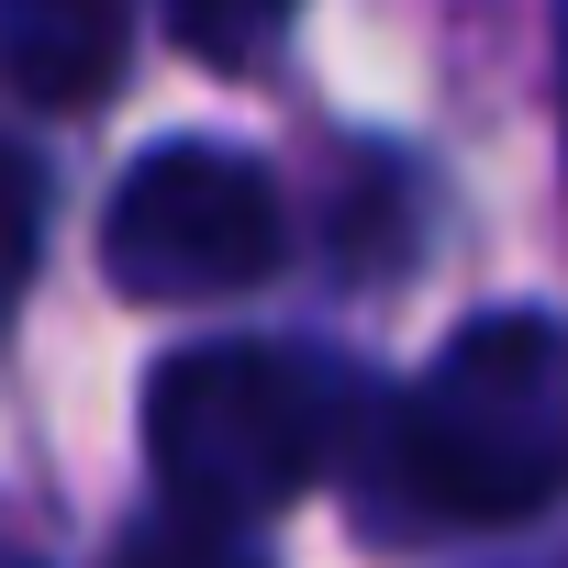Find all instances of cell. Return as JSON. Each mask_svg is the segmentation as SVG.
<instances>
[{
  "instance_id": "2",
  "label": "cell",
  "mask_w": 568,
  "mask_h": 568,
  "mask_svg": "<svg viewBox=\"0 0 568 568\" xmlns=\"http://www.w3.org/2000/svg\"><path fill=\"white\" fill-rule=\"evenodd\" d=\"M335 379L291 346H179L145 379V457L179 490L190 524H256L278 513L335 446Z\"/></svg>"
},
{
  "instance_id": "3",
  "label": "cell",
  "mask_w": 568,
  "mask_h": 568,
  "mask_svg": "<svg viewBox=\"0 0 568 568\" xmlns=\"http://www.w3.org/2000/svg\"><path fill=\"white\" fill-rule=\"evenodd\" d=\"M278 245H291V223H278L267 168L212 134H168L156 156H134L101 212V278L145 313H201L256 291Z\"/></svg>"
},
{
  "instance_id": "8",
  "label": "cell",
  "mask_w": 568,
  "mask_h": 568,
  "mask_svg": "<svg viewBox=\"0 0 568 568\" xmlns=\"http://www.w3.org/2000/svg\"><path fill=\"white\" fill-rule=\"evenodd\" d=\"M0 568H34V557H0Z\"/></svg>"
},
{
  "instance_id": "9",
  "label": "cell",
  "mask_w": 568,
  "mask_h": 568,
  "mask_svg": "<svg viewBox=\"0 0 568 568\" xmlns=\"http://www.w3.org/2000/svg\"><path fill=\"white\" fill-rule=\"evenodd\" d=\"M557 79H568V68H557Z\"/></svg>"
},
{
  "instance_id": "7",
  "label": "cell",
  "mask_w": 568,
  "mask_h": 568,
  "mask_svg": "<svg viewBox=\"0 0 568 568\" xmlns=\"http://www.w3.org/2000/svg\"><path fill=\"white\" fill-rule=\"evenodd\" d=\"M123 568H245V557L223 546V524H179V535H134Z\"/></svg>"
},
{
  "instance_id": "6",
  "label": "cell",
  "mask_w": 568,
  "mask_h": 568,
  "mask_svg": "<svg viewBox=\"0 0 568 568\" xmlns=\"http://www.w3.org/2000/svg\"><path fill=\"white\" fill-rule=\"evenodd\" d=\"M34 234H45V190H34L23 145H0V324H12L23 278H34Z\"/></svg>"
},
{
  "instance_id": "5",
  "label": "cell",
  "mask_w": 568,
  "mask_h": 568,
  "mask_svg": "<svg viewBox=\"0 0 568 568\" xmlns=\"http://www.w3.org/2000/svg\"><path fill=\"white\" fill-rule=\"evenodd\" d=\"M291 12L302 0H168V23H179V45L201 68H256L278 34H291Z\"/></svg>"
},
{
  "instance_id": "4",
  "label": "cell",
  "mask_w": 568,
  "mask_h": 568,
  "mask_svg": "<svg viewBox=\"0 0 568 568\" xmlns=\"http://www.w3.org/2000/svg\"><path fill=\"white\" fill-rule=\"evenodd\" d=\"M134 57V0H0V79L45 112L112 101Z\"/></svg>"
},
{
  "instance_id": "1",
  "label": "cell",
  "mask_w": 568,
  "mask_h": 568,
  "mask_svg": "<svg viewBox=\"0 0 568 568\" xmlns=\"http://www.w3.org/2000/svg\"><path fill=\"white\" fill-rule=\"evenodd\" d=\"M379 490L424 524H524L568 490V313H479L390 413Z\"/></svg>"
}]
</instances>
